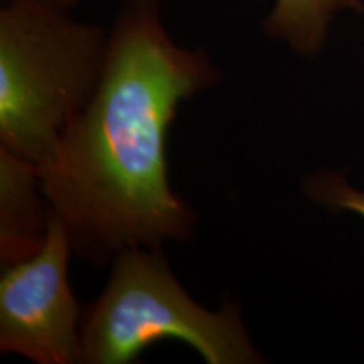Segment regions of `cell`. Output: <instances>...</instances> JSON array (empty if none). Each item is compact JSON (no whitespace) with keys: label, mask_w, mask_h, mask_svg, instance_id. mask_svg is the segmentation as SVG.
I'll return each instance as SVG.
<instances>
[{"label":"cell","mask_w":364,"mask_h":364,"mask_svg":"<svg viewBox=\"0 0 364 364\" xmlns=\"http://www.w3.org/2000/svg\"><path fill=\"white\" fill-rule=\"evenodd\" d=\"M221 78L208 51L172 39L161 0H122L93 98L38 167L73 253L103 265L193 238L198 218L171 188L167 140L179 105Z\"/></svg>","instance_id":"1"},{"label":"cell","mask_w":364,"mask_h":364,"mask_svg":"<svg viewBox=\"0 0 364 364\" xmlns=\"http://www.w3.org/2000/svg\"><path fill=\"white\" fill-rule=\"evenodd\" d=\"M314 201L329 209L353 211L364 218V191H358L338 172L321 171L309 177L304 184Z\"/></svg>","instance_id":"7"},{"label":"cell","mask_w":364,"mask_h":364,"mask_svg":"<svg viewBox=\"0 0 364 364\" xmlns=\"http://www.w3.org/2000/svg\"><path fill=\"white\" fill-rule=\"evenodd\" d=\"M73 247L53 215L48 238L34 257L2 267L0 351L38 364L81 363V309L68 279Z\"/></svg>","instance_id":"4"},{"label":"cell","mask_w":364,"mask_h":364,"mask_svg":"<svg viewBox=\"0 0 364 364\" xmlns=\"http://www.w3.org/2000/svg\"><path fill=\"white\" fill-rule=\"evenodd\" d=\"M364 12L363 0H273L262 22L267 38L280 41L302 58L321 54L336 17Z\"/></svg>","instance_id":"6"},{"label":"cell","mask_w":364,"mask_h":364,"mask_svg":"<svg viewBox=\"0 0 364 364\" xmlns=\"http://www.w3.org/2000/svg\"><path fill=\"white\" fill-rule=\"evenodd\" d=\"M51 2H54V4H59V6L68 7V9H73V11H75V9L78 7L80 0H51Z\"/></svg>","instance_id":"8"},{"label":"cell","mask_w":364,"mask_h":364,"mask_svg":"<svg viewBox=\"0 0 364 364\" xmlns=\"http://www.w3.org/2000/svg\"><path fill=\"white\" fill-rule=\"evenodd\" d=\"M81 363L132 364L150 346L176 339L208 364H257L240 307L209 311L191 299L161 248H129L113 257L100 297L81 309Z\"/></svg>","instance_id":"3"},{"label":"cell","mask_w":364,"mask_h":364,"mask_svg":"<svg viewBox=\"0 0 364 364\" xmlns=\"http://www.w3.org/2000/svg\"><path fill=\"white\" fill-rule=\"evenodd\" d=\"M53 209L38 166L0 149V263L34 257L48 238Z\"/></svg>","instance_id":"5"},{"label":"cell","mask_w":364,"mask_h":364,"mask_svg":"<svg viewBox=\"0 0 364 364\" xmlns=\"http://www.w3.org/2000/svg\"><path fill=\"white\" fill-rule=\"evenodd\" d=\"M108 29L51 0L0 7V149L48 161L102 80Z\"/></svg>","instance_id":"2"}]
</instances>
